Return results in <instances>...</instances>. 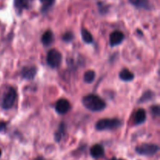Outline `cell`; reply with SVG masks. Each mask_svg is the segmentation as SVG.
<instances>
[{
	"label": "cell",
	"mask_w": 160,
	"mask_h": 160,
	"mask_svg": "<svg viewBox=\"0 0 160 160\" xmlns=\"http://www.w3.org/2000/svg\"><path fill=\"white\" fill-rule=\"evenodd\" d=\"M82 103L84 107L92 112H100L106 106L104 100L95 95H88L84 96L82 99Z\"/></svg>",
	"instance_id": "1"
},
{
	"label": "cell",
	"mask_w": 160,
	"mask_h": 160,
	"mask_svg": "<svg viewBox=\"0 0 160 160\" xmlns=\"http://www.w3.org/2000/svg\"><path fill=\"white\" fill-rule=\"evenodd\" d=\"M122 124V121L118 119H102L97 122L95 124V129L99 131L115 130L120 128Z\"/></svg>",
	"instance_id": "2"
},
{
	"label": "cell",
	"mask_w": 160,
	"mask_h": 160,
	"mask_svg": "<svg viewBox=\"0 0 160 160\" xmlns=\"http://www.w3.org/2000/svg\"><path fill=\"white\" fill-rule=\"evenodd\" d=\"M62 56L57 49H51L48 52L46 56L47 64L53 69H56L61 65Z\"/></svg>",
	"instance_id": "3"
},
{
	"label": "cell",
	"mask_w": 160,
	"mask_h": 160,
	"mask_svg": "<svg viewBox=\"0 0 160 160\" xmlns=\"http://www.w3.org/2000/svg\"><path fill=\"white\" fill-rule=\"evenodd\" d=\"M159 148L155 144H142L136 147L135 151L138 154L145 156H152L159 151Z\"/></svg>",
	"instance_id": "4"
},
{
	"label": "cell",
	"mask_w": 160,
	"mask_h": 160,
	"mask_svg": "<svg viewBox=\"0 0 160 160\" xmlns=\"http://www.w3.org/2000/svg\"><path fill=\"white\" fill-rule=\"evenodd\" d=\"M16 98H17V92H16L15 89L12 88H9L8 92L3 97L2 102V107L4 109H10L15 102Z\"/></svg>",
	"instance_id": "5"
},
{
	"label": "cell",
	"mask_w": 160,
	"mask_h": 160,
	"mask_svg": "<svg viewBox=\"0 0 160 160\" xmlns=\"http://www.w3.org/2000/svg\"><path fill=\"white\" fill-rule=\"evenodd\" d=\"M70 108H71L70 103L69 102L68 100L65 99V98H61V99L58 100L56 104V111L61 115L67 113Z\"/></svg>",
	"instance_id": "6"
},
{
	"label": "cell",
	"mask_w": 160,
	"mask_h": 160,
	"mask_svg": "<svg viewBox=\"0 0 160 160\" xmlns=\"http://www.w3.org/2000/svg\"><path fill=\"white\" fill-rule=\"evenodd\" d=\"M124 39V34L120 31H115L112 32L109 35V45L114 47L119 45Z\"/></svg>",
	"instance_id": "7"
},
{
	"label": "cell",
	"mask_w": 160,
	"mask_h": 160,
	"mask_svg": "<svg viewBox=\"0 0 160 160\" xmlns=\"http://www.w3.org/2000/svg\"><path fill=\"white\" fill-rule=\"evenodd\" d=\"M37 73V68L35 67H24L21 70L23 78L26 80H32Z\"/></svg>",
	"instance_id": "8"
},
{
	"label": "cell",
	"mask_w": 160,
	"mask_h": 160,
	"mask_svg": "<svg viewBox=\"0 0 160 160\" xmlns=\"http://www.w3.org/2000/svg\"><path fill=\"white\" fill-rule=\"evenodd\" d=\"M90 154L94 159H100L104 156L105 151L101 145H95L91 148Z\"/></svg>",
	"instance_id": "9"
},
{
	"label": "cell",
	"mask_w": 160,
	"mask_h": 160,
	"mask_svg": "<svg viewBox=\"0 0 160 160\" xmlns=\"http://www.w3.org/2000/svg\"><path fill=\"white\" fill-rule=\"evenodd\" d=\"M14 6L18 10L28 9L31 6L33 0H13Z\"/></svg>",
	"instance_id": "10"
},
{
	"label": "cell",
	"mask_w": 160,
	"mask_h": 160,
	"mask_svg": "<svg viewBox=\"0 0 160 160\" xmlns=\"http://www.w3.org/2000/svg\"><path fill=\"white\" fill-rule=\"evenodd\" d=\"M130 2L138 9H151L152 5L149 0H129Z\"/></svg>",
	"instance_id": "11"
},
{
	"label": "cell",
	"mask_w": 160,
	"mask_h": 160,
	"mask_svg": "<svg viewBox=\"0 0 160 160\" xmlns=\"http://www.w3.org/2000/svg\"><path fill=\"white\" fill-rule=\"evenodd\" d=\"M146 120V112L145 109H139L134 115V123L136 125L142 124Z\"/></svg>",
	"instance_id": "12"
},
{
	"label": "cell",
	"mask_w": 160,
	"mask_h": 160,
	"mask_svg": "<svg viewBox=\"0 0 160 160\" xmlns=\"http://www.w3.org/2000/svg\"><path fill=\"white\" fill-rule=\"evenodd\" d=\"M54 39V36H53V33L51 31H47L44 33V34L42 37V42L45 46H49L52 45Z\"/></svg>",
	"instance_id": "13"
},
{
	"label": "cell",
	"mask_w": 160,
	"mask_h": 160,
	"mask_svg": "<svg viewBox=\"0 0 160 160\" xmlns=\"http://www.w3.org/2000/svg\"><path fill=\"white\" fill-rule=\"evenodd\" d=\"M120 80L123 81H131L134 78V75L128 69H123L120 72L119 74Z\"/></svg>",
	"instance_id": "14"
},
{
	"label": "cell",
	"mask_w": 160,
	"mask_h": 160,
	"mask_svg": "<svg viewBox=\"0 0 160 160\" xmlns=\"http://www.w3.org/2000/svg\"><path fill=\"white\" fill-rule=\"evenodd\" d=\"M81 36H82L83 41L85 43L90 44L93 42V38H92V34L87 29H82V31H81Z\"/></svg>",
	"instance_id": "15"
},
{
	"label": "cell",
	"mask_w": 160,
	"mask_h": 160,
	"mask_svg": "<svg viewBox=\"0 0 160 160\" xmlns=\"http://www.w3.org/2000/svg\"><path fill=\"white\" fill-rule=\"evenodd\" d=\"M95 78V73L93 70H88L84 75V81L87 84H91L94 81Z\"/></svg>",
	"instance_id": "16"
},
{
	"label": "cell",
	"mask_w": 160,
	"mask_h": 160,
	"mask_svg": "<svg viewBox=\"0 0 160 160\" xmlns=\"http://www.w3.org/2000/svg\"><path fill=\"white\" fill-rule=\"evenodd\" d=\"M56 0H40L41 3H42V12H45L48 10V9L52 7L54 4Z\"/></svg>",
	"instance_id": "17"
},
{
	"label": "cell",
	"mask_w": 160,
	"mask_h": 160,
	"mask_svg": "<svg viewBox=\"0 0 160 160\" xmlns=\"http://www.w3.org/2000/svg\"><path fill=\"white\" fill-rule=\"evenodd\" d=\"M64 132H65V125H64L63 123H61V124L59 125V130H58L57 132L55 134V138H56V142H59V141L61 140Z\"/></svg>",
	"instance_id": "18"
},
{
	"label": "cell",
	"mask_w": 160,
	"mask_h": 160,
	"mask_svg": "<svg viewBox=\"0 0 160 160\" xmlns=\"http://www.w3.org/2000/svg\"><path fill=\"white\" fill-rule=\"evenodd\" d=\"M153 97V92H150V91H148V92H146L144 93V95H142V97L140 98V99H139L138 102H146L149 101V100H151L152 98Z\"/></svg>",
	"instance_id": "19"
},
{
	"label": "cell",
	"mask_w": 160,
	"mask_h": 160,
	"mask_svg": "<svg viewBox=\"0 0 160 160\" xmlns=\"http://www.w3.org/2000/svg\"><path fill=\"white\" fill-rule=\"evenodd\" d=\"M73 34L71 32H67L62 36V40L66 42H70L73 40Z\"/></svg>",
	"instance_id": "20"
},
{
	"label": "cell",
	"mask_w": 160,
	"mask_h": 160,
	"mask_svg": "<svg viewBox=\"0 0 160 160\" xmlns=\"http://www.w3.org/2000/svg\"><path fill=\"white\" fill-rule=\"evenodd\" d=\"M151 112L152 114V116H154L155 117H159L160 115V107L159 106H153L151 108Z\"/></svg>",
	"instance_id": "21"
},
{
	"label": "cell",
	"mask_w": 160,
	"mask_h": 160,
	"mask_svg": "<svg viewBox=\"0 0 160 160\" xmlns=\"http://www.w3.org/2000/svg\"><path fill=\"white\" fill-rule=\"evenodd\" d=\"M5 128H6V123H5L4 122L0 121V131H3Z\"/></svg>",
	"instance_id": "22"
},
{
	"label": "cell",
	"mask_w": 160,
	"mask_h": 160,
	"mask_svg": "<svg viewBox=\"0 0 160 160\" xmlns=\"http://www.w3.org/2000/svg\"><path fill=\"white\" fill-rule=\"evenodd\" d=\"M34 160H44V159H43V158H42V157H38V158H37V159H34Z\"/></svg>",
	"instance_id": "23"
},
{
	"label": "cell",
	"mask_w": 160,
	"mask_h": 160,
	"mask_svg": "<svg viewBox=\"0 0 160 160\" xmlns=\"http://www.w3.org/2000/svg\"><path fill=\"white\" fill-rule=\"evenodd\" d=\"M1 155H2V151L0 150V156H1Z\"/></svg>",
	"instance_id": "24"
},
{
	"label": "cell",
	"mask_w": 160,
	"mask_h": 160,
	"mask_svg": "<svg viewBox=\"0 0 160 160\" xmlns=\"http://www.w3.org/2000/svg\"><path fill=\"white\" fill-rule=\"evenodd\" d=\"M118 160H124V159H118Z\"/></svg>",
	"instance_id": "25"
}]
</instances>
